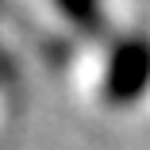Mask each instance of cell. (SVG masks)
<instances>
[{
    "mask_svg": "<svg viewBox=\"0 0 150 150\" xmlns=\"http://www.w3.org/2000/svg\"><path fill=\"white\" fill-rule=\"evenodd\" d=\"M146 88H150V39L131 35L112 50V66L104 73V93L115 104H131V100H142Z\"/></svg>",
    "mask_w": 150,
    "mask_h": 150,
    "instance_id": "6da1fadb",
    "label": "cell"
},
{
    "mask_svg": "<svg viewBox=\"0 0 150 150\" xmlns=\"http://www.w3.org/2000/svg\"><path fill=\"white\" fill-rule=\"evenodd\" d=\"M58 4H62V12L69 19H77L81 27H88V23L100 19V4H96V0H58Z\"/></svg>",
    "mask_w": 150,
    "mask_h": 150,
    "instance_id": "7a4b0ae2",
    "label": "cell"
}]
</instances>
